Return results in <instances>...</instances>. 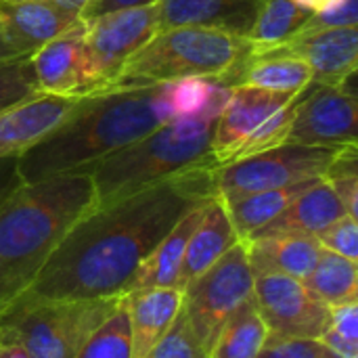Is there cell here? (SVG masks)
I'll return each instance as SVG.
<instances>
[{
  "label": "cell",
  "instance_id": "7a4b0ae2",
  "mask_svg": "<svg viewBox=\"0 0 358 358\" xmlns=\"http://www.w3.org/2000/svg\"><path fill=\"white\" fill-rule=\"evenodd\" d=\"M174 120L168 84L115 88L82 96L71 115L17 157L23 182L65 172H90L107 155Z\"/></svg>",
  "mask_w": 358,
  "mask_h": 358
},
{
  "label": "cell",
  "instance_id": "d590c367",
  "mask_svg": "<svg viewBox=\"0 0 358 358\" xmlns=\"http://www.w3.org/2000/svg\"><path fill=\"white\" fill-rule=\"evenodd\" d=\"M329 327L340 336L358 342V302H346L331 306V323Z\"/></svg>",
  "mask_w": 358,
  "mask_h": 358
},
{
  "label": "cell",
  "instance_id": "e0dca14e",
  "mask_svg": "<svg viewBox=\"0 0 358 358\" xmlns=\"http://www.w3.org/2000/svg\"><path fill=\"white\" fill-rule=\"evenodd\" d=\"M266 0H157V31L199 25L248 36Z\"/></svg>",
  "mask_w": 358,
  "mask_h": 358
},
{
  "label": "cell",
  "instance_id": "277c9868",
  "mask_svg": "<svg viewBox=\"0 0 358 358\" xmlns=\"http://www.w3.org/2000/svg\"><path fill=\"white\" fill-rule=\"evenodd\" d=\"M229 92L231 88L218 80L201 113L168 120L136 143L94 164L88 174L94 182L96 208L120 201L187 170L218 168L212 155V134Z\"/></svg>",
  "mask_w": 358,
  "mask_h": 358
},
{
  "label": "cell",
  "instance_id": "8fae6325",
  "mask_svg": "<svg viewBox=\"0 0 358 358\" xmlns=\"http://www.w3.org/2000/svg\"><path fill=\"white\" fill-rule=\"evenodd\" d=\"M254 302L271 338L321 340L331 323V308L292 277H254Z\"/></svg>",
  "mask_w": 358,
  "mask_h": 358
},
{
  "label": "cell",
  "instance_id": "ba28073f",
  "mask_svg": "<svg viewBox=\"0 0 358 358\" xmlns=\"http://www.w3.org/2000/svg\"><path fill=\"white\" fill-rule=\"evenodd\" d=\"M254 298V273L245 241H237L214 266L182 289V313L210 352L229 317Z\"/></svg>",
  "mask_w": 358,
  "mask_h": 358
},
{
  "label": "cell",
  "instance_id": "4316f807",
  "mask_svg": "<svg viewBox=\"0 0 358 358\" xmlns=\"http://www.w3.org/2000/svg\"><path fill=\"white\" fill-rule=\"evenodd\" d=\"M310 15L294 0H266L245 38L260 48L279 46L294 38Z\"/></svg>",
  "mask_w": 358,
  "mask_h": 358
},
{
  "label": "cell",
  "instance_id": "b9f144b4",
  "mask_svg": "<svg viewBox=\"0 0 358 358\" xmlns=\"http://www.w3.org/2000/svg\"><path fill=\"white\" fill-rule=\"evenodd\" d=\"M15 59H21L2 38H0V63H6V61H15Z\"/></svg>",
  "mask_w": 358,
  "mask_h": 358
},
{
  "label": "cell",
  "instance_id": "6da1fadb",
  "mask_svg": "<svg viewBox=\"0 0 358 358\" xmlns=\"http://www.w3.org/2000/svg\"><path fill=\"white\" fill-rule=\"evenodd\" d=\"M214 170H187L94 208L69 229L36 277L6 306L124 294L138 264L168 231L191 208L216 195Z\"/></svg>",
  "mask_w": 358,
  "mask_h": 358
},
{
  "label": "cell",
  "instance_id": "52a82bcc",
  "mask_svg": "<svg viewBox=\"0 0 358 358\" xmlns=\"http://www.w3.org/2000/svg\"><path fill=\"white\" fill-rule=\"evenodd\" d=\"M342 149L344 147L283 143L268 151L235 159L214 170L216 195L227 199L323 178Z\"/></svg>",
  "mask_w": 358,
  "mask_h": 358
},
{
  "label": "cell",
  "instance_id": "5bb4252c",
  "mask_svg": "<svg viewBox=\"0 0 358 358\" xmlns=\"http://www.w3.org/2000/svg\"><path fill=\"white\" fill-rule=\"evenodd\" d=\"M86 23L76 25L42 44L31 57V69L40 92L59 96H86L88 67H86Z\"/></svg>",
  "mask_w": 358,
  "mask_h": 358
},
{
  "label": "cell",
  "instance_id": "7402d4cb",
  "mask_svg": "<svg viewBox=\"0 0 358 358\" xmlns=\"http://www.w3.org/2000/svg\"><path fill=\"white\" fill-rule=\"evenodd\" d=\"M346 214L344 206L331 191L325 178L310 185L300 193L275 220L262 227L252 237H271V235H317L338 218ZM250 237V239H252Z\"/></svg>",
  "mask_w": 358,
  "mask_h": 358
},
{
  "label": "cell",
  "instance_id": "5b68a950",
  "mask_svg": "<svg viewBox=\"0 0 358 358\" xmlns=\"http://www.w3.org/2000/svg\"><path fill=\"white\" fill-rule=\"evenodd\" d=\"M254 44L231 31L178 25L159 29L124 65L109 90L168 84L182 78H218L233 88V76Z\"/></svg>",
  "mask_w": 358,
  "mask_h": 358
},
{
  "label": "cell",
  "instance_id": "7c38bea8",
  "mask_svg": "<svg viewBox=\"0 0 358 358\" xmlns=\"http://www.w3.org/2000/svg\"><path fill=\"white\" fill-rule=\"evenodd\" d=\"M296 94L298 92H273L256 86H233L212 134V155L216 164H231L245 138Z\"/></svg>",
  "mask_w": 358,
  "mask_h": 358
},
{
  "label": "cell",
  "instance_id": "74e56055",
  "mask_svg": "<svg viewBox=\"0 0 358 358\" xmlns=\"http://www.w3.org/2000/svg\"><path fill=\"white\" fill-rule=\"evenodd\" d=\"M21 176L17 170V157H4L0 159V208L4 201L15 193V189L21 185Z\"/></svg>",
  "mask_w": 358,
  "mask_h": 358
},
{
  "label": "cell",
  "instance_id": "f546056e",
  "mask_svg": "<svg viewBox=\"0 0 358 358\" xmlns=\"http://www.w3.org/2000/svg\"><path fill=\"white\" fill-rule=\"evenodd\" d=\"M40 94L29 57L0 63V111Z\"/></svg>",
  "mask_w": 358,
  "mask_h": 358
},
{
  "label": "cell",
  "instance_id": "d4e9b609",
  "mask_svg": "<svg viewBox=\"0 0 358 358\" xmlns=\"http://www.w3.org/2000/svg\"><path fill=\"white\" fill-rule=\"evenodd\" d=\"M306 289L323 304L338 306L346 302H358L357 262L323 250L315 268L302 279Z\"/></svg>",
  "mask_w": 358,
  "mask_h": 358
},
{
  "label": "cell",
  "instance_id": "7bdbcfd3",
  "mask_svg": "<svg viewBox=\"0 0 358 358\" xmlns=\"http://www.w3.org/2000/svg\"><path fill=\"white\" fill-rule=\"evenodd\" d=\"M298 6H302V8H306V10H310V13H317L319 8H323L329 0H294Z\"/></svg>",
  "mask_w": 358,
  "mask_h": 358
},
{
  "label": "cell",
  "instance_id": "8d00e7d4",
  "mask_svg": "<svg viewBox=\"0 0 358 358\" xmlns=\"http://www.w3.org/2000/svg\"><path fill=\"white\" fill-rule=\"evenodd\" d=\"M319 342L336 358H358L357 340H348V338L340 336L338 331H334L331 327H327V331L321 336Z\"/></svg>",
  "mask_w": 358,
  "mask_h": 358
},
{
  "label": "cell",
  "instance_id": "4fadbf2b",
  "mask_svg": "<svg viewBox=\"0 0 358 358\" xmlns=\"http://www.w3.org/2000/svg\"><path fill=\"white\" fill-rule=\"evenodd\" d=\"M82 96L36 94L0 111V159L19 157L52 130H57L78 107Z\"/></svg>",
  "mask_w": 358,
  "mask_h": 358
},
{
  "label": "cell",
  "instance_id": "8992f818",
  "mask_svg": "<svg viewBox=\"0 0 358 358\" xmlns=\"http://www.w3.org/2000/svg\"><path fill=\"white\" fill-rule=\"evenodd\" d=\"M124 302V294L50 300L0 308V340L21 344L29 358H76L92 331Z\"/></svg>",
  "mask_w": 358,
  "mask_h": 358
},
{
  "label": "cell",
  "instance_id": "1f68e13d",
  "mask_svg": "<svg viewBox=\"0 0 358 358\" xmlns=\"http://www.w3.org/2000/svg\"><path fill=\"white\" fill-rule=\"evenodd\" d=\"M143 358H208V350L189 325L182 308L166 336Z\"/></svg>",
  "mask_w": 358,
  "mask_h": 358
},
{
  "label": "cell",
  "instance_id": "9a60e30c",
  "mask_svg": "<svg viewBox=\"0 0 358 358\" xmlns=\"http://www.w3.org/2000/svg\"><path fill=\"white\" fill-rule=\"evenodd\" d=\"M268 48L306 61L313 69V82L340 84L350 73H357L358 27H336L313 34H298L287 42Z\"/></svg>",
  "mask_w": 358,
  "mask_h": 358
},
{
  "label": "cell",
  "instance_id": "9c48e42d",
  "mask_svg": "<svg viewBox=\"0 0 358 358\" xmlns=\"http://www.w3.org/2000/svg\"><path fill=\"white\" fill-rule=\"evenodd\" d=\"M84 23L88 96L109 90L128 59L157 34V2L109 10Z\"/></svg>",
  "mask_w": 358,
  "mask_h": 358
},
{
  "label": "cell",
  "instance_id": "ac0fdd59",
  "mask_svg": "<svg viewBox=\"0 0 358 358\" xmlns=\"http://www.w3.org/2000/svg\"><path fill=\"white\" fill-rule=\"evenodd\" d=\"M130 321L132 358H143L172 327L182 308V289L151 287L124 294Z\"/></svg>",
  "mask_w": 358,
  "mask_h": 358
},
{
  "label": "cell",
  "instance_id": "d6986e66",
  "mask_svg": "<svg viewBox=\"0 0 358 358\" xmlns=\"http://www.w3.org/2000/svg\"><path fill=\"white\" fill-rule=\"evenodd\" d=\"M237 241L239 237L229 218L224 201L218 195H214L208 201L203 216L187 243L176 287L185 289L189 283H193L199 275L214 266Z\"/></svg>",
  "mask_w": 358,
  "mask_h": 358
},
{
  "label": "cell",
  "instance_id": "2e32d148",
  "mask_svg": "<svg viewBox=\"0 0 358 358\" xmlns=\"http://www.w3.org/2000/svg\"><path fill=\"white\" fill-rule=\"evenodd\" d=\"M82 15L42 2L0 0V38L19 55L31 57L42 44L57 38Z\"/></svg>",
  "mask_w": 358,
  "mask_h": 358
},
{
  "label": "cell",
  "instance_id": "f35d334b",
  "mask_svg": "<svg viewBox=\"0 0 358 358\" xmlns=\"http://www.w3.org/2000/svg\"><path fill=\"white\" fill-rule=\"evenodd\" d=\"M157 0H90L86 10L82 13V19H92L96 15L109 13V10H117V8H130V6H143V4H151Z\"/></svg>",
  "mask_w": 358,
  "mask_h": 358
},
{
  "label": "cell",
  "instance_id": "83f0119b",
  "mask_svg": "<svg viewBox=\"0 0 358 358\" xmlns=\"http://www.w3.org/2000/svg\"><path fill=\"white\" fill-rule=\"evenodd\" d=\"M76 358H132L130 321L124 302L92 331Z\"/></svg>",
  "mask_w": 358,
  "mask_h": 358
},
{
  "label": "cell",
  "instance_id": "4dcf8cb0",
  "mask_svg": "<svg viewBox=\"0 0 358 358\" xmlns=\"http://www.w3.org/2000/svg\"><path fill=\"white\" fill-rule=\"evenodd\" d=\"M216 86L218 78H182L168 82V96L172 103L174 117L201 113L210 103Z\"/></svg>",
  "mask_w": 358,
  "mask_h": 358
},
{
  "label": "cell",
  "instance_id": "603a6c76",
  "mask_svg": "<svg viewBox=\"0 0 358 358\" xmlns=\"http://www.w3.org/2000/svg\"><path fill=\"white\" fill-rule=\"evenodd\" d=\"M313 82V69L306 61L254 46L250 57L235 71L233 86H256L273 92H300Z\"/></svg>",
  "mask_w": 358,
  "mask_h": 358
},
{
  "label": "cell",
  "instance_id": "484cf974",
  "mask_svg": "<svg viewBox=\"0 0 358 358\" xmlns=\"http://www.w3.org/2000/svg\"><path fill=\"white\" fill-rule=\"evenodd\" d=\"M268 338L254 298L239 306L222 325L208 358H256Z\"/></svg>",
  "mask_w": 358,
  "mask_h": 358
},
{
  "label": "cell",
  "instance_id": "3957f363",
  "mask_svg": "<svg viewBox=\"0 0 358 358\" xmlns=\"http://www.w3.org/2000/svg\"><path fill=\"white\" fill-rule=\"evenodd\" d=\"M96 208L88 172L21 182L0 208V308L36 277L69 229Z\"/></svg>",
  "mask_w": 358,
  "mask_h": 358
},
{
  "label": "cell",
  "instance_id": "e575fe53",
  "mask_svg": "<svg viewBox=\"0 0 358 358\" xmlns=\"http://www.w3.org/2000/svg\"><path fill=\"white\" fill-rule=\"evenodd\" d=\"M256 358H336L319 340L266 338Z\"/></svg>",
  "mask_w": 358,
  "mask_h": 358
},
{
  "label": "cell",
  "instance_id": "60d3db41",
  "mask_svg": "<svg viewBox=\"0 0 358 358\" xmlns=\"http://www.w3.org/2000/svg\"><path fill=\"white\" fill-rule=\"evenodd\" d=\"M0 358H29V355L21 344L0 340Z\"/></svg>",
  "mask_w": 358,
  "mask_h": 358
},
{
  "label": "cell",
  "instance_id": "ffe728a7",
  "mask_svg": "<svg viewBox=\"0 0 358 358\" xmlns=\"http://www.w3.org/2000/svg\"><path fill=\"white\" fill-rule=\"evenodd\" d=\"M254 277L283 275L302 281L315 268L323 248L313 235H271L245 239Z\"/></svg>",
  "mask_w": 358,
  "mask_h": 358
},
{
  "label": "cell",
  "instance_id": "cb8c5ba5",
  "mask_svg": "<svg viewBox=\"0 0 358 358\" xmlns=\"http://www.w3.org/2000/svg\"><path fill=\"white\" fill-rule=\"evenodd\" d=\"M321 178L315 180H304L279 189H266V191H256V193H245L237 197H227L224 208L229 212V218L235 227V233L239 241L250 239L254 233H258L262 227H266L271 220H275L300 193H304L310 185H315Z\"/></svg>",
  "mask_w": 358,
  "mask_h": 358
},
{
  "label": "cell",
  "instance_id": "ab89813d",
  "mask_svg": "<svg viewBox=\"0 0 358 358\" xmlns=\"http://www.w3.org/2000/svg\"><path fill=\"white\" fill-rule=\"evenodd\" d=\"M25 2H42V4H50V6H57V8L82 15L90 0H25Z\"/></svg>",
  "mask_w": 358,
  "mask_h": 358
},
{
  "label": "cell",
  "instance_id": "44dd1931",
  "mask_svg": "<svg viewBox=\"0 0 358 358\" xmlns=\"http://www.w3.org/2000/svg\"><path fill=\"white\" fill-rule=\"evenodd\" d=\"M208 201L191 208L168 231V235L155 245V250L138 264V268L134 271L124 294L136 292V289H151V287H176L187 243H189L195 227L199 224Z\"/></svg>",
  "mask_w": 358,
  "mask_h": 358
},
{
  "label": "cell",
  "instance_id": "30bf717a",
  "mask_svg": "<svg viewBox=\"0 0 358 358\" xmlns=\"http://www.w3.org/2000/svg\"><path fill=\"white\" fill-rule=\"evenodd\" d=\"M357 73L340 84L310 82L302 94L287 134V143L346 147L357 145Z\"/></svg>",
  "mask_w": 358,
  "mask_h": 358
},
{
  "label": "cell",
  "instance_id": "d6a6232c",
  "mask_svg": "<svg viewBox=\"0 0 358 358\" xmlns=\"http://www.w3.org/2000/svg\"><path fill=\"white\" fill-rule=\"evenodd\" d=\"M315 239L327 252L344 256L352 262L358 260V220L350 214H344L342 218L319 231Z\"/></svg>",
  "mask_w": 358,
  "mask_h": 358
},
{
  "label": "cell",
  "instance_id": "f1b7e54d",
  "mask_svg": "<svg viewBox=\"0 0 358 358\" xmlns=\"http://www.w3.org/2000/svg\"><path fill=\"white\" fill-rule=\"evenodd\" d=\"M300 94L302 92H298L289 103H285L281 109L271 113L245 138V143L237 149L233 162L241 159V157H248V155H254V153H260V151H268L273 147H279V145L287 143V134H289V128H292V122H294V115H296V109H298V103H300Z\"/></svg>",
  "mask_w": 358,
  "mask_h": 358
},
{
  "label": "cell",
  "instance_id": "836d02e7",
  "mask_svg": "<svg viewBox=\"0 0 358 358\" xmlns=\"http://www.w3.org/2000/svg\"><path fill=\"white\" fill-rule=\"evenodd\" d=\"M336 27H358V0H329L323 8L308 17L298 34H313Z\"/></svg>",
  "mask_w": 358,
  "mask_h": 358
}]
</instances>
